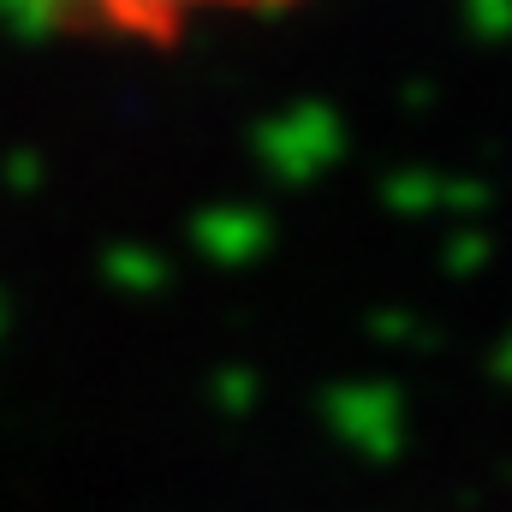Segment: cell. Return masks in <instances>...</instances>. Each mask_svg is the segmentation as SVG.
Returning a JSON list of instances; mask_svg holds the SVG:
<instances>
[{"label":"cell","instance_id":"1","mask_svg":"<svg viewBox=\"0 0 512 512\" xmlns=\"http://www.w3.org/2000/svg\"><path fill=\"white\" fill-rule=\"evenodd\" d=\"M60 18L114 36V42H179L185 30L209 24V18H245V12H280L292 0H48Z\"/></svg>","mask_w":512,"mask_h":512}]
</instances>
